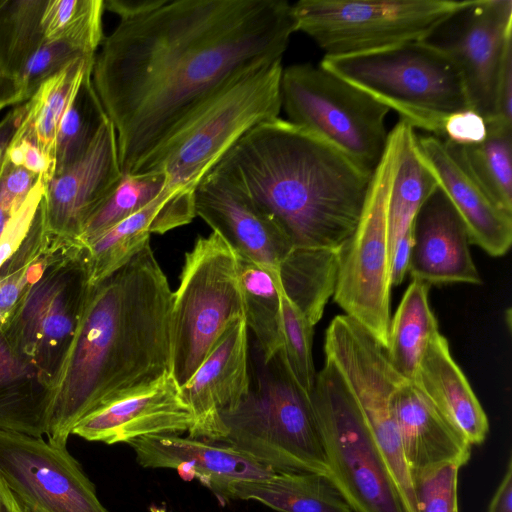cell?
<instances>
[{"label":"cell","mask_w":512,"mask_h":512,"mask_svg":"<svg viewBox=\"0 0 512 512\" xmlns=\"http://www.w3.org/2000/svg\"><path fill=\"white\" fill-rule=\"evenodd\" d=\"M297 32L286 0H160L105 36L91 78L137 174L165 140L235 76L282 60Z\"/></svg>","instance_id":"6da1fadb"},{"label":"cell","mask_w":512,"mask_h":512,"mask_svg":"<svg viewBox=\"0 0 512 512\" xmlns=\"http://www.w3.org/2000/svg\"><path fill=\"white\" fill-rule=\"evenodd\" d=\"M172 298L150 242L90 286L53 389L49 443L66 448L90 411L171 374Z\"/></svg>","instance_id":"7a4b0ae2"},{"label":"cell","mask_w":512,"mask_h":512,"mask_svg":"<svg viewBox=\"0 0 512 512\" xmlns=\"http://www.w3.org/2000/svg\"><path fill=\"white\" fill-rule=\"evenodd\" d=\"M293 247L339 249L354 232L370 173L317 136L276 118L248 131L213 168Z\"/></svg>","instance_id":"3957f363"},{"label":"cell","mask_w":512,"mask_h":512,"mask_svg":"<svg viewBox=\"0 0 512 512\" xmlns=\"http://www.w3.org/2000/svg\"><path fill=\"white\" fill-rule=\"evenodd\" d=\"M282 70V60H277L235 76L201 104L137 174L162 171L170 194L194 193L199 181L248 131L279 118Z\"/></svg>","instance_id":"277c9868"},{"label":"cell","mask_w":512,"mask_h":512,"mask_svg":"<svg viewBox=\"0 0 512 512\" xmlns=\"http://www.w3.org/2000/svg\"><path fill=\"white\" fill-rule=\"evenodd\" d=\"M221 419L222 442L261 465L329 476L310 395L292 376L281 350L263 362L248 394Z\"/></svg>","instance_id":"5b68a950"},{"label":"cell","mask_w":512,"mask_h":512,"mask_svg":"<svg viewBox=\"0 0 512 512\" xmlns=\"http://www.w3.org/2000/svg\"><path fill=\"white\" fill-rule=\"evenodd\" d=\"M397 112L412 128L443 138L446 120L470 109L451 62L425 41L342 56L320 64Z\"/></svg>","instance_id":"8992f818"},{"label":"cell","mask_w":512,"mask_h":512,"mask_svg":"<svg viewBox=\"0 0 512 512\" xmlns=\"http://www.w3.org/2000/svg\"><path fill=\"white\" fill-rule=\"evenodd\" d=\"M89 288L81 247L54 239L42 269L24 290L1 332L52 392Z\"/></svg>","instance_id":"52a82bcc"},{"label":"cell","mask_w":512,"mask_h":512,"mask_svg":"<svg viewBox=\"0 0 512 512\" xmlns=\"http://www.w3.org/2000/svg\"><path fill=\"white\" fill-rule=\"evenodd\" d=\"M242 318L244 305L234 252L214 232L198 237L185 254L171 306V374L180 387L227 327Z\"/></svg>","instance_id":"ba28073f"},{"label":"cell","mask_w":512,"mask_h":512,"mask_svg":"<svg viewBox=\"0 0 512 512\" xmlns=\"http://www.w3.org/2000/svg\"><path fill=\"white\" fill-rule=\"evenodd\" d=\"M329 477L352 512H407L366 419L329 359L310 393Z\"/></svg>","instance_id":"9c48e42d"},{"label":"cell","mask_w":512,"mask_h":512,"mask_svg":"<svg viewBox=\"0 0 512 512\" xmlns=\"http://www.w3.org/2000/svg\"><path fill=\"white\" fill-rule=\"evenodd\" d=\"M399 120L373 172L359 222L339 254L334 301L386 350L390 327L388 203L406 131Z\"/></svg>","instance_id":"30bf717a"},{"label":"cell","mask_w":512,"mask_h":512,"mask_svg":"<svg viewBox=\"0 0 512 512\" xmlns=\"http://www.w3.org/2000/svg\"><path fill=\"white\" fill-rule=\"evenodd\" d=\"M281 108L287 121L335 147L373 173L387 147L389 109L320 65L283 68Z\"/></svg>","instance_id":"8fae6325"},{"label":"cell","mask_w":512,"mask_h":512,"mask_svg":"<svg viewBox=\"0 0 512 512\" xmlns=\"http://www.w3.org/2000/svg\"><path fill=\"white\" fill-rule=\"evenodd\" d=\"M467 0H299L292 4L297 31L325 56L379 51L425 40Z\"/></svg>","instance_id":"7c38bea8"},{"label":"cell","mask_w":512,"mask_h":512,"mask_svg":"<svg viewBox=\"0 0 512 512\" xmlns=\"http://www.w3.org/2000/svg\"><path fill=\"white\" fill-rule=\"evenodd\" d=\"M325 358L331 360L355 397L407 512H418L403 455L392 397L404 379L392 367L382 345L349 317L326 330Z\"/></svg>","instance_id":"4fadbf2b"},{"label":"cell","mask_w":512,"mask_h":512,"mask_svg":"<svg viewBox=\"0 0 512 512\" xmlns=\"http://www.w3.org/2000/svg\"><path fill=\"white\" fill-rule=\"evenodd\" d=\"M423 41L454 66L470 109L495 120L500 80L512 62V1L467 0Z\"/></svg>","instance_id":"5bb4252c"},{"label":"cell","mask_w":512,"mask_h":512,"mask_svg":"<svg viewBox=\"0 0 512 512\" xmlns=\"http://www.w3.org/2000/svg\"><path fill=\"white\" fill-rule=\"evenodd\" d=\"M0 476L29 512H108L66 448L0 431Z\"/></svg>","instance_id":"9a60e30c"},{"label":"cell","mask_w":512,"mask_h":512,"mask_svg":"<svg viewBox=\"0 0 512 512\" xmlns=\"http://www.w3.org/2000/svg\"><path fill=\"white\" fill-rule=\"evenodd\" d=\"M114 127H101L87 153L45 182L41 204L52 237L76 244L90 216L122 177Z\"/></svg>","instance_id":"2e32d148"},{"label":"cell","mask_w":512,"mask_h":512,"mask_svg":"<svg viewBox=\"0 0 512 512\" xmlns=\"http://www.w3.org/2000/svg\"><path fill=\"white\" fill-rule=\"evenodd\" d=\"M195 215L238 257L279 281V267L293 248L284 232L224 176L211 170L194 190Z\"/></svg>","instance_id":"e0dca14e"},{"label":"cell","mask_w":512,"mask_h":512,"mask_svg":"<svg viewBox=\"0 0 512 512\" xmlns=\"http://www.w3.org/2000/svg\"><path fill=\"white\" fill-rule=\"evenodd\" d=\"M415 148L437 187L464 222L469 241L493 257L505 255L512 243V213L504 210L480 184L457 146L438 136L416 134Z\"/></svg>","instance_id":"ac0fdd59"},{"label":"cell","mask_w":512,"mask_h":512,"mask_svg":"<svg viewBox=\"0 0 512 512\" xmlns=\"http://www.w3.org/2000/svg\"><path fill=\"white\" fill-rule=\"evenodd\" d=\"M193 422L181 387L172 374L96 407L74 426L72 433L87 441L130 443L151 435L188 432Z\"/></svg>","instance_id":"d6986e66"},{"label":"cell","mask_w":512,"mask_h":512,"mask_svg":"<svg viewBox=\"0 0 512 512\" xmlns=\"http://www.w3.org/2000/svg\"><path fill=\"white\" fill-rule=\"evenodd\" d=\"M245 319L234 320L190 379L181 386L191 409L189 437L222 441V415L233 410L248 394V339Z\"/></svg>","instance_id":"ffe728a7"},{"label":"cell","mask_w":512,"mask_h":512,"mask_svg":"<svg viewBox=\"0 0 512 512\" xmlns=\"http://www.w3.org/2000/svg\"><path fill=\"white\" fill-rule=\"evenodd\" d=\"M408 272L428 285L482 283L469 249L464 222L436 187L419 209L412 228Z\"/></svg>","instance_id":"44dd1931"},{"label":"cell","mask_w":512,"mask_h":512,"mask_svg":"<svg viewBox=\"0 0 512 512\" xmlns=\"http://www.w3.org/2000/svg\"><path fill=\"white\" fill-rule=\"evenodd\" d=\"M129 445L140 466L153 469L189 468L225 500L232 499L236 483L264 479L274 473V470L222 441L171 434L141 437Z\"/></svg>","instance_id":"7402d4cb"},{"label":"cell","mask_w":512,"mask_h":512,"mask_svg":"<svg viewBox=\"0 0 512 512\" xmlns=\"http://www.w3.org/2000/svg\"><path fill=\"white\" fill-rule=\"evenodd\" d=\"M392 408L412 483L443 465L463 466L468 462L472 445L412 382L405 380L399 384L392 397Z\"/></svg>","instance_id":"603a6c76"},{"label":"cell","mask_w":512,"mask_h":512,"mask_svg":"<svg viewBox=\"0 0 512 512\" xmlns=\"http://www.w3.org/2000/svg\"><path fill=\"white\" fill-rule=\"evenodd\" d=\"M196 217L194 193L165 192L145 208L81 247L88 282L93 286L137 254L153 233L164 234Z\"/></svg>","instance_id":"cb8c5ba5"},{"label":"cell","mask_w":512,"mask_h":512,"mask_svg":"<svg viewBox=\"0 0 512 512\" xmlns=\"http://www.w3.org/2000/svg\"><path fill=\"white\" fill-rule=\"evenodd\" d=\"M412 383L470 445L484 442L487 415L439 331L429 340Z\"/></svg>","instance_id":"d4e9b609"},{"label":"cell","mask_w":512,"mask_h":512,"mask_svg":"<svg viewBox=\"0 0 512 512\" xmlns=\"http://www.w3.org/2000/svg\"><path fill=\"white\" fill-rule=\"evenodd\" d=\"M52 390L0 333V431L47 435Z\"/></svg>","instance_id":"484cf974"},{"label":"cell","mask_w":512,"mask_h":512,"mask_svg":"<svg viewBox=\"0 0 512 512\" xmlns=\"http://www.w3.org/2000/svg\"><path fill=\"white\" fill-rule=\"evenodd\" d=\"M232 499L258 501L277 512H352L328 475L309 471H274L238 482Z\"/></svg>","instance_id":"4316f807"},{"label":"cell","mask_w":512,"mask_h":512,"mask_svg":"<svg viewBox=\"0 0 512 512\" xmlns=\"http://www.w3.org/2000/svg\"><path fill=\"white\" fill-rule=\"evenodd\" d=\"M340 249L293 247L280 264V289L313 327L333 297Z\"/></svg>","instance_id":"83f0119b"},{"label":"cell","mask_w":512,"mask_h":512,"mask_svg":"<svg viewBox=\"0 0 512 512\" xmlns=\"http://www.w3.org/2000/svg\"><path fill=\"white\" fill-rule=\"evenodd\" d=\"M429 285L413 279L390 320L388 361L409 382L431 337L439 331L437 319L428 302Z\"/></svg>","instance_id":"f1b7e54d"},{"label":"cell","mask_w":512,"mask_h":512,"mask_svg":"<svg viewBox=\"0 0 512 512\" xmlns=\"http://www.w3.org/2000/svg\"><path fill=\"white\" fill-rule=\"evenodd\" d=\"M93 59L79 58L47 79L26 101L25 115L17 129L32 139L54 163L55 141L59 125L72 103Z\"/></svg>","instance_id":"f546056e"},{"label":"cell","mask_w":512,"mask_h":512,"mask_svg":"<svg viewBox=\"0 0 512 512\" xmlns=\"http://www.w3.org/2000/svg\"><path fill=\"white\" fill-rule=\"evenodd\" d=\"M236 259L244 319L257 339L262 362H268L282 348L280 285L253 262Z\"/></svg>","instance_id":"4dcf8cb0"},{"label":"cell","mask_w":512,"mask_h":512,"mask_svg":"<svg viewBox=\"0 0 512 512\" xmlns=\"http://www.w3.org/2000/svg\"><path fill=\"white\" fill-rule=\"evenodd\" d=\"M415 137V129L409 126L390 191L387 216L389 260L398 241L412 230L422 204L437 187L416 153Z\"/></svg>","instance_id":"1f68e13d"},{"label":"cell","mask_w":512,"mask_h":512,"mask_svg":"<svg viewBox=\"0 0 512 512\" xmlns=\"http://www.w3.org/2000/svg\"><path fill=\"white\" fill-rule=\"evenodd\" d=\"M91 72L92 68L85 73L59 125L54 149L53 176L79 161L91 147L101 127L108 121L93 86Z\"/></svg>","instance_id":"d6a6232c"},{"label":"cell","mask_w":512,"mask_h":512,"mask_svg":"<svg viewBox=\"0 0 512 512\" xmlns=\"http://www.w3.org/2000/svg\"><path fill=\"white\" fill-rule=\"evenodd\" d=\"M487 123L486 138L475 145H456L466 165L507 212L512 213V125Z\"/></svg>","instance_id":"836d02e7"},{"label":"cell","mask_w":512,"mask_h":512,"mask_svg":"<svg viewBox=\"0 0 512 512\" xmlns=\"http://www.w3.org/2000/svg\"><path fill=\"white\" fill-rule=\"evenodd\" d=\"M104 11V0H47L42 16L44 42H65L94 58L105 38Z\"/></svg>","instance_id":"e575fe53"},{"label":"cell","mask_w":512,"mask_h":512,"mask_svg":"<svg viewBox=\"0 0 512 512\" xmlns=\"http://www.w3.org/2000/svg\"><path fill=\"white\" fill-rule=\"evenodd\" d=\"M46 4L47 0H0V66L15 80L44 42Z\"/></svg>","instance_id":"d590c367"},{"label":"cell","mask_w":512,"mask_h":512,"mask_svg":"<svg viewBox=\"0 0 512 512\" xmlns=\"http://www.w3.org/2000/svg\"><path fill=\"white\" fill-rule=\"evenodd\" d=\"M167 177L162 171L123 174L115 188L90 216L77 245L83 247L99 235L145 208L165 192Z\"/></svg>","instance_id":"8d00e7d4"},{"label":"cell","mask_w":512,"mask_h":512,"mask_svg":"<svg viewBox=\"0 0 512 512\" xmlns=\"http://www.w3.org/2000/svg\"><path fill=\"white\" fill-rule=\"evenodd\" d=\"M53 246L54 239L40 203L26 237L0 267V312L7 319L30 281L42 269Z\"/></svg>","instance_id":"74e56055"},{"label":"cell","mask_w":512,"mask_h":512,"mask_svg":"<svg viewBox=\"0 0 512 512\" xmlns=\"http://www.w3.org/2000/svg\"><path fill=\"white\" fill-rule=\"evenodd\" d=\"M281 352L296 382L310 395L316 379L312 356L313 326L280 289Z\"/></svg>","instance_id":"f35d334b"},{"label":"cell","mask_w":512,"mask_h":512,"mask_svg":"<svg viewBox=\"0 0 512 512\" xmlns=\"http://www.w3.org/2000/svg\"><path fill=\"white\" fill-rule=\"evenodd\" d=\"M79 58H88L75 47L61 41L43 42L31 55L16 82L21 104L28 101L39 86Z\"/></svg>","instance_id":"ab89813d"},{"label":"cell","mask_w":512,"mask_h":512,"mask_svg":"<svg viewBox=\"0 0 512 512\" xmlns=\"http://www.w3.org/2000/svg\"><path fill=\"white\" fill-rule=\"evenodd\" d=\"M457 463L443 465L413 481L418 512H459Z\"/></svg>","instance_id":"60d3db41"},{"label":"cell","mask_w":512,"mask_h":512,"mask_svg":"<svg viewBox=\"0 0 512 512\" xmlns=\"http://www.w3.org/2000/svg\"><path fill=\"white\" fill-rule=\"evenodd\" d=\"M44 191V179L39 177L23 203L10 214L0 236V267L26 237L44 196Z\"/></svg>","instance_id":"b9f144b4"},{"label":"cell","mask_w":512,"mask_h":512,"mask_svg":"<svg viewBox=\"0 0 512 512\" xmlns=\"http://www.w3.org/2000/svg\"><path fill=\"white\" fill-rule=\"evenodd\" d=\"M4 159L18 167H23L48 181L53 176L54 163L37 144L17 131L6 148Z\"/></svg>","instance_id":"7bdbcfd3"},{"label":"cell","mask_w":512,"mask_h":512,"mask_svg":"<svg viewBox=\"0 0 512 512\" xmlns=\"http://www.w3.org/2000/svg\"><path fill=\"white\" fill-rule=\"evenodd\" d=\"M39 177L23 167L8 163L3 157L0 169L1 206L11 214L23 203Z\"/></svg>","instance_id":"ee69618b"},{"label":"cell","mask_w":512,"mask_h":512,"mask_svg":"<svg viewBox=\"0 0 512 512\" xmlns=\"http://www.w3.org/2000/svg\"><path fill=\"white\" fill-rule=\"evenodd\" d=\"M486 136V121L472 109L451 115L444 124L443 138L456 145H475L482 142Z\"/></svg>","instance_id":"f6af8a7d"},{"label":"cell","mask_w":512,"mask_h":512,"mask_svg":"<svg viewBox=\"0 0 512 512\" xmlns=\"http://www.w3.org/2000/svg\"><path fill=\"white\" fill-rule=\"evenodd\" d=\"M412 245L413 236L411 230L398 241L392 251L389 260V278L391 287L400 285L404 280L409 269Z\"/></svg>","instance_id":"bcb514c9"},{"label":"cell","mask_w":512,"mask_h":512,"mask_svg":"<svg viewBox=\"0 0 512 512\" xmlns=\"http://www.w3.org/2000/svg\"><path fill=\"white\" fill-rule=\"evenodd\" d=\"M25 115V104L12 107L0 120V169L7 146Z\"/></svg>","instance_id":"7dc6e473"},{"label":"cell","mask_w":512,"mask_h":512,"mask_svg":"<svg viewBox=\"0 0 512 512\" xmlns=\"http://www.w3.org/2000/svg\"><path fill=\"white\" fill-rule=\"evenodd\" d=\"M487 512H512V459L508 460L506 472L498 485Z\"/></svg>","instance_id":"c3c4849f"},{"label":"cell","mask_w":512,"mask_h":512,"mask_svg":"<svg viewBox=\"0 0 512 512\" xmlns=\"http://www.w3.org/2000/svg\"><path fill=\"white\" fill-rule=\"evenodd\" d=\"M160 0H104V8L119 19L142 14L155 7Z\"/></svg>","instance_id":"681fc988"},{"label":"cell","mask_w":512,"mask_h":512,"mask_svg":"<svg viewBox=\"0 0 512 512\" xmlns=\"http://www.w3.org/2000/svg\"><path fill=\"white\" fill-rule=\"evenodd\" d=\"M21 105L17 82L0 66V112L7 107Z\"/></svg>","instance_id":"f907efd6"},{"label":"cell","mask_w":512,"mask_h":512,"mask_svg":"<svg viewBox=\"0 0 512 512\" xmlns=\"http://www.w3.org/2000/svg\"><path fill=\"white\" fill-rule=\"evenodd\" d=\"M0 512H29L13 495L0 476Z\"/></svg>","instance_id":"816d5d0a"},{"label":"cell","mask_w":512,"mask_h":512,"mask_svg":"<svg viewBox=\"0 0 512 512\" xmlns=\"http://www.w3.org/2000/svg\"><path fill=\"white\" fill-rule=\"evenodd\" d=\"M7 321V317L0 312V333L2 332Z\"/></svg>","instance_id":"f5cc1de1"}]
</instances>
